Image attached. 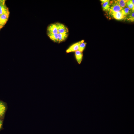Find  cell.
<instances>
[{"instance_id": "1", "label": "cell", "mask_w": 134, "mask_h": 134, "mask_svg": "<svg viewBox=\"0 0 134 134\" xmlns=\"http://www.w3.org/2000/svg\"><path fill=\"white\" fill-rule=\"evenodd\" d=\"M9 14L8 11L0 15V29L2 28L6 23L8 18Z\"/></svg>"}, {"instance_id": "2", "label": "cell", "mask_w": 134, "mask_h": 134, "mask_svg": "<svg viewBox=\"0 0 134 134\" xmlns=\"http://www.w3.org/2000/svg\"><path fill=\"white\" fill-rule=\"evenodd\" d=\"M84 42V40H83L72 44L66 50V53H69L73 52H75L78 51L80 44Z\"/></svg>"}, {"instance_id": "3", "label": "cell", "mask_w": 134, "mask_h": 134, "mask_svg": "<svg viewBox=\"0 0 134 134\" xmlns=\"http://www.w3.org/2000/svg\"><path fill=\"white\" fill-rule=\"evenodd\" d=\"M55 24L57 27L58 33H68V29L65 25L60 23H56Z\"/></svg>"}, {"instance_id": "4", "label": "cell", "mask_w": 134, "mask_h": 134, "mask_svg": "<svg viewBox=\"0 0 134 134\" xmlns=\"http://www.w3.org/2000/svg\"><path fill=\"white\" fill-rule=\"evenodd\" d=\"M122 9V8L114 2L112 3L110 6L108 11H109V14L111 15L114 13L121 12Z\"/></svg>"}, {"instance_id": "5", "label": "cell", "mask_w": 134, "mask_h": 134, "mask_svg": "<svg viewBox=\"0 0 134 134\" xmlns=\"http://www.w3.org/2000/svg\"><path fill=\"white\" fill-rule=\"evenodd\" d=\"M47 33L57 34L58 33L57 27L55 23L51 24L48 27Z\"/></svg>"}, {"instance_id": "6", "label": "cell", "mask_w": 134, "mask_h": 134, "mask_svg": "<svg viewBox=\"0 0 134 134\" xmlns=\"http://www.w3.org/2000/svg\"><path fill=\"white\" fill-rule=\"evenodd\" d=\"M5 1L0 0V15L9 11L5 4Z\"/></svg>"}, {"instance_id": "7", "label": "cell", "mask_w": 134, "mask_h": 134, "mask_svg": "<svg viewBox=\"0 0 134 134\" xmlns=\"http://www.w3.org/2000/svg\"><path fill=\"white\" fill-rule=\"evenodd\" d=\"M75 58L76 60L79 64H80L82 61L83 54L82 52L78 51H77L75 52Z\"/></svg>"}, {"instance_id": "8", "label": "cell", "mask_w": 134, "mask_h": 134, "mask_svg": "<svg viewBox=\"0 0 134 134\" xmlns=\"http://www.w3.org/2000/svg\"><path fill=\"white\" fill-rule=\"evenodd\" d=\"M68 33H58V42L60 43L65 41L67 38Z\"/></svg>"}, {"instance_id": "9", "label": "cell", "mask_w": 134, "mask_h": 134, "mask_svg": "<svg viewBox=\"0 0 134 134\" xmlns=\"http://www.w3.org/2000/svg\"><path fill=\"white\" fill-rule=\"evenodd\" d=\"M111 15L115 19L117 20H121L125 18L121 11L114 13Z\"/></svg>"}, {"instance_id": "10", "label": "cell", "mask_w": 134, "mask_h": 134, "mask_svg": "<svg viewBox=\"0 0 134 134\" xmlns=\"http://www.w3.org/2000/svg\"><path fill=\"white\" fill-rule=\"evenodd\" d=\"M6 109L5 104L3 102L0 101V117H2L4 115Z\"/></svg>"}, {"instance_id": "11", "label": "cell", "mask_w": 134, "mask_h": 134, "mask_svg": "<svg viewBox=\"0 0 134 134\" xmlns=\"http://www.w3.org/2000/svg\"><path fill=\"white\" fill-rule=\"evenodd\" d=\"M128 0H117L114 1V2L123 8L126 6V3Z\"/></svg>"}, {"instance_id": "12", "label": "cell", "mask_w": 134, "mask_h": 134, "mask_svg": "<svg viewBox=\"0 0 134 134\" xmlns=\"http://www.w3.org/2000/svg\"><path fill=\"white\" fill-rule=\"evenodd\" d=\"M47 34L49 38L54 42H58V34H55L47 33Z\"/></svg>"}, {"instance_id": "13", "label": "cell", "mask_w": 134, "mask_h": 134, "mask_svg": "<svg viewBox=\"0 0 134 134\" xmlns=\"http://www.w3.org/2000/svg\"><path fill=\"white\" fill-rule=\"evenodd\" d=\"M102 4L103 10L104 11H108L110 6L109 0H107V1Z\"/></svg>"}, {"instance_id": "14", "label": "cell", "mask_w": 134, "mask_h": 134, "mask_svg": "<svg viewBox=\"0 0 134 134\" xmlns=\"http://www.w3.org/2000/svg\"><path fill=\"white\" fill-rule=\"evenodd\" d=\"M131 10L127 7L123 8L121 12L124 16L125 17L128 15L130 13Z\"/></svg>"}, {"instance_id": "15", "label": "cell", "mask_w": 134, "mask_h": 134, "mask_svg": "<svg viewBox=\"0 0 134 134\" xmlns=\"http://www.w3.org/2000/svg\"><path fill=\"white\" fill-rule=\"evenodd\" d=\"M126 7L130 9L131 11H134V5L131 2V0H128L126 3Z\"/></svg>"}, {"instance_id": "16", "label": "cell", "mask_w": 134, "mask_h": 134, "mask_svg": "<svg viewBox=\"0 0 134 134\" xmlns=\"http://www.w3.org/2000/svg\"><path fill=\"white\" fill-rule=\"evenodd\" d=\"M86 44V42H84L81 43L79 46L78 51L82 52L85 48Z\"/></svg>"}, {"instance_id": "17", "label": "cell", "mask_w": 134, "mask_h": 134, "mask_svg": "<svg viewBox=\"0 0 134 134\" xmlns=\"http://www.w3.org/2000/svg\"><path fill=\"white\" fill-rule=\"evenodd\" d=\"M129 16L127 18V19L132 22L134 21V11H131L130 14L128 15Z\"/></svg>"}, {"instance_id": "18", "label": "cell", "mask_w": 134, "mask_h": 134, "mask_svg": "<svg viewBox=\"0 0 134 134\" xmlns=\"http://www.w3.org/2000/svg\"><path fill=\"white\" fill-rule=\"evenodd\" d=\"M3 124V121L1 118L0 117V130L1 129L2 127Z\"/></svg>"}, {"instance_id": "19", "label": "cell", "mask_w": 134, "mask_h": 134, "mask_svg": "<svg viewBox=\"0 0 134 134\" xmlns=\"http://www.w3.org/2000/svg\"><path fill=\"white\" fill-rule=\"evenodd\" d=\"M107 0H101L102 4L103 3L107 1Z\"/></svg>"}, {"instance_id": "20", "label": "cell", "mask_w": 134, "mask_h": 134, "mask_svg": "<svg viewBox=\"0 0 134 134\" xmlns=\"http://www.w3.org/2000/svg\"><path fill=\"white\" fill-rule=\"evenodd\" d=\"M131 1L132 3L134 5V0H131Z\"/></svg>"}]
</instances>
